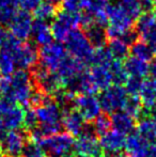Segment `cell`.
<instances>
[{
  "label": "cell",
  "instance_id": "9c48e42d",
  "mask_svg": "<svg viewBox=\"0 0 156 157\" xmlns=\"http://www.w3.org/2000/svg\"><path fill=\"white\" fill-rule=\"evenodd\" d=\"M75 152L88 157H103L104 150L100 140L96 138L93 127L86 126L83 132L78 136V139L75 141Z\"/></svg>",
  "mask_w": 156,
  "mask_h": 157
},
{
  "label": "cell",
  "instance_id": "9a60e30c",
  "mask_svg": "<svg viewBox=\"0 0 156 157\" xmlns=\"http://www.w3.org/2000/svg\"><path fill=\"white\" fill-rule=\"evenodd\" d=\"M100 142L106 153H121V151L125 149L126 138L124 135L116 130H109L108 132L101 136Z\"/></svg>",
  "mask_w": 156,
  "mask_h": 157
},
{
  "label": "cell",
  "instance_id": "7a4b0ae2",
  "mask_svg": "<svg viewBox=\"0 0 156 157\" xmlns=\"http://www.w3.org/2000/svg\"><path fill=\"white\" fill-rule=\"evenodd\" d=\"M33 79L25 70L15 71L11 77V87L6 96L11 97L16 104L21 106H29L33 94Z\"/></svg>",
  "mask_w": 156,
  "mask_h": 157
},
{
  "label": "cell",
  "instance_id": "d6986e66",
  "mask_svg": "<svg viewBox=\"0 0 156 157\" xmlns=\"http://www.w3.org/2000/svg\"><path fill=\"white\" fill-rule=\"evenodd\" d=\"M31 35L33 37L34 43L42 46V47L50 44L52 39H54L52 37L51 29H50L47 21H38V19H36V21H33Z\"/></svg>",
  "mask_w": 156,
  "mask_h": 157
},
{
  "label": "cell",
  "instance_id": "6da1fadb",
  "mask_svg": "<svg viewBox=\"0 0 156 157\" xmlns=\"http://www.w3.org/2000/svg\"><path fill=\"white\" fill-rule=\"evenodd\" d=\"M39 125L30 134L34 141L60 132L62 127L63 111L54 97L48 95L45 101L34 109Z\"/></svg>",
  "mask_w": 156,
  "mask_h": 157
},
{
  "label": "cell",
  "instance_id": "f6af8a7d",
  "mask_svg": "<svg viewBox=\"0 0 156 157\" xmlns=\"http://www.w3.org/2000/svg\"><path fill=\"white\" fill-rule=\"evenodd\" d=\"M73 157H88V156H86V155H81V154H75Z\"/></svg>",
  "mask_w": 156,
  "mask_h": 157
},
{
  "label": "cell",
  "instance_id": "b9f144b4",
  "mask_svg": "<svg viewBox=\"0 0 156 157\" xmlns=\"http://www.w3.org/2000/svg\"><path fill=\"white\" fill-rule=\"evenodd\" d=\"M144 157H156V142L151 144L148 153H146V155Z\"/></svg>",
  "mask_w": 156,
  "mask_h": 157
},
{
  "label": "cell",
  "instance_id": "4fadbf2b",
  "mask_svg": "<svg viewBox=\"0 0 156 157\" xmlns=\"http://www.w3.org/2000/svg\"><path fill=\"white\" fill-rule=\"evenodd\" d=\"M16 65L21 67V70L33 68L38 64L39 61V50L34 46V44L23 42L13 52Z\"/></svg>",
  "mask_w": 156,
  "mask_h": 157
},
{
  "label": "cell",
  "instance_id": "4dcf8cb0",
  "mask_svg": "<svg viewBox=\"0 0 156 157\" xmlns=\"http://www.w3.org/2000/svg\"><path fill=\"white\" fill-rule=\"evenodd\" d=\"M126 113L131 114L134 118L140 117L143 112V106L138 96H133V95H128V98L125 104V107L123 109Z\"/></svg>",
  "mask_w": 156,
  "mask_h": 157
},
{
  "label": "cell",
  "instance_id": "8d00e7d4",
  "mask_svg": "<svg viewBox=\"0 0 156 157\" xmlns=\"http://www.w3.org/2000/svg\"><path fill=\"white\" fill-rule=\"evenodd\" d=\"M16 6L21 8L23 11H34L42 3V0H15Z\"/></svg>",
  "mask_w": 156,
  "mask_h": 157
},
{
  "label": "cell",
  "instance_id": "5b68a950",
  "mask_svg": "<svg viewBox=\"0 0 156 157\" xmlns=\"http://www.w3.org/2000/svg\"><path fill=\"white\" fill-rule=\"evenodd\" d=\"M31 77L36 89L50 96H54L59 91L64 89L62 79L56 73L50 72L41 64H36L32 68Z\"/></svg>",
  "mask_w": 156,
  "mask_h": 157
},
{
  "label": "cell",
  "instance_id": "7c38bea8",
  "mask_svg": "<svg viewBox=\"0 0 156 157\" xmlns=\"http://www.w3.org/2000/svg\"><path fill=\"white\" fill-rule=\"evenodd\" d=\"M26 137L19 130H11L0 138V150L8 157L21 156L26 144Z\"/></svg>",
  "mask_w": 156,
  "mask_h": 157
},
{
  "label": "cell",
  "instance_id": "277c9868",
  "mask_svg": "<svg viewBox=\"0 0 156 157\" xmlns=\"http://www.w3.org/2000/svg\"><path fill=\"white\" fill-rule=\"evenodd\" d=\"M65 46L69 55L76 60L80 61L85 65L92 63L95 48L90 43L85 32L78 29L73 30L65 41Z\"/></svg>",
  "mask_w": 156,
  "mask_h": 157
},
{
  "label": "cell",
  "instance_id": "d6a6232c",
  "mask_svg": "<svg viewBox=\"0 0 156 157\" xmlns=\"http://www.w3.org/2000/svg\"><path fill=\"white\" fill-rule=\"evenodd\" d=\"M21 157H46V153L39 142L32 140L26 142Z\"/></svg>",
  "mask_w": 156,
  "mask_h": 157
},
{
  "label": "cell",
  "instance_id": "ab89813d",
  "mask_svg": "<svg viewBox=\"0 0 156 157\" xmlns=\"http://www.w3.org/2000/svg\"><path fill=\"white\" fill-rule=\"evenodd\" d=\"M11 32L8 30L0 28V48H2L6 44V42L9 41V39L11 37Z\"/></svg>",
  "mask_w": 156,
  "mask_h": 157
},
{
  "label": "cell",
  "instance_id": "cb8c5ba5",
  "mask_svg": "<svg viewBox=\"0 0 156 157\" xmlns=\"http://www.w3.org/2000/svg\"><path fill=\"white\" fill-rule=\"evenodd\" d=\"M131 56L146 62H151L155 58L154 50L141 40H138L131 46Z\"/></svg>",
  "mask_w": 156,
  "mask_h": 157
},
{
  "label": "cell",
  "instance_id": "44dd1931",
  "mask_svg": "<svg viewBox=\"0 0 156 157\" xmlns=\"http://www.w3.org/2000/svg\"><path fill=\"white\" fill-rule=\"evenodd\" d=\"M127 74L129 76L139 77L143 78L149 74V64L146 61H142L140 59L136 58L134 56H129L125 58V61L123 63Z\"/></svg>",
  "mask_w": 156,
  "mask_h": 157
},
{
  "label": "cell",
  "instance_id": "4316f807",
  "mask_svg": "<svg viewBox=\"0 0 156 157\" xmlns=\"http://www.w3.org/2000/svg\"><path fill=\"white\" fill-rule=\"evenodd\" d=\"M58 14L56 4L51 3V2H42L38 8L34 10V16L36 19L43 21H48L50 19H54Z\"/></svg>",
  "mask_w": 156,
  "mask_h": 157
},
{
  "label": "cell",
  "instance_id": "f546056e",
  "mask_svg": "<svg viewBox=\"0 0 156 157\" xmlns=\"http://www.w3.org/2000/svg\"><path fill=\"white\" fill-rule=\"evenodd\" d=\"M15 0H0V23L9 24L16 13Z\"/></svg>",
  "mask_w": 156,
  "mask_h": 157
},
{
  "label": "cell",
  "instance_id": "7bdbcfd3",
  "mask_svg": "<svg viewBox=\"0 0 156 157\" xmlns=\"http://www.w3.org/2000/svg\"><path fill=\"white\" fill-rule=\"evenodd\" d=\"M103 157H128V156L124 155L122 153H106V152H104Z\"/></svg>",
  "mask_w": 156,
  "mask_h": 157
},
{
  "label": "cell",
  "instance_id": "83f0119b",
  "mask_svg": "<svg viewBox=\"0 0 156 157\" xmlns=\"http://www.w3.org/2000/svg\"><path fill=\"white\" fill-rule=\"evenodd\" d=\"M110 68L111 75H112V80L115 85L122 86L125 85L126 80L128 79L129 75L127 74L126 70H125L123 63L120 60H113L112 63L109 66Z\"/></svg>",
  "mask_w": 156,
  "mask_h": 157
},
{
  "label": "cell",
  "instance_id": "ee69618b",
  "mask_svg": "<svg viewBox=\"0 0 156 157\" xmlns=\"http://www.w3.org/2000/svg\"><path fill=\"white\" fill-rule=\"evenodd\" d=\"M48 2H51V3H54V4H58V3H61V1L62 0H47Z\"/></svg>",
  "mask_w": 156,
  "mask_h": 157
},
{
  "label": "cell",
  "instance_id": "8fae6325",
  "mask_svg": "<svg viewBox=\"0 0 156 157\" xmlns=\"http://www.w3.org/2000/svg\"><path fill=\"white\" fill-rule=\"evenodd\" d=\"M33 19L27 11H16L14 16L9 21V29L13 36L19 41H26L29 39L32 32Z\"/></svg>",
  "mask_w": 156,
  "mask_h": 157
},
{
  "label": "cell",
  "instance_id": "d4e9b609",
  "mask_svg": "<svg viewBox=\"0 0 156 157\" xmlns=\"http://www.w3.org/2000/svg\"><path fill=\"white\" fill-rule=\"evenodd\" d=\"M16 62L14 59V54L8 48H0V74L12 75L15 72Z\"/></svg>",
  "mask_w": 156,
  "mask_h": 157
},
{
  "label": "cell",
  "instance_id": "f1b7e54d",
  "mask_svg": "<svg viewBox=\"0 0 156 157\" xmlns=\"http://www.w3.org/2000/svg\"><path fill=\"white\" fill-rule=\"evenodd\" d=\"M115 60L111 56L110 52L107 47H100L95 48L92 59L93 65H102V66H110L112 61Z\"/></svg>",
  "mask_w": 156,
  "mask_h": 157
},
{
  "label": "cell",
  "instance_id": "52a82bcc",
  "mask_svg": "<svg viewBox=\"0 0 156 157\" xmlns=\"http://www.w3.org/2000/svg\"><path fill=\"white\" fill-rule=\"evenodd\" d=\"M128 98L126 90L124 87L119 85H112L101 93L100 103L101 107L106 113H116L122 111Z\"/></svg>",
  "mask_w": 156,
  "mask_h": 157
},
{
  "label": "cell",
  "instance_id": "8992f818",
  "mask_svg": "<svg viewBox=\"0 0 156 157\" xmlns=\"http://www.w3.org/2000/svg\"><path fill=\"white\" fill-rule=\"evenodd\" d=\"M81 26V13H67L61 11L57 14L51 24L52 37L59 43L67 41L70 33Z\"/></svg>",
  "mask_w": 156,
  "mask_h": 157
},
{
  "label": "cell",
  "instance_id": "3957f363",
  "mask_svg": "<svg viewBox=\"0 0 156 157\" xmlns=\"http://www.w3.org/2000/svg\"><path fill=\"white\" fill-rule=\"evenodd\" d=\"M45 153L52 157H73L75 140L69 132H58L38 141Z\"/></svg>",
  "mask_w": 156,
  "mask_h": 157
},
{
  "label": "cell",
  "instance_id": "5bb4252c",
  "mask_svg": "<svg viewBox=\"0 0 156 157\" xmlns=\"http://www.w3.org/2000/svg\"><path fill=\"white\" fill-rule=\"evenodd\" d=\"M85 122L86 121L75 108H71L63 111L62 126L72 136H79L80 134H82L87 126Z\"/></svg>",
  "mask_w": 156,
  "mask_h": 157
},
{
  "label": "cell",
  "instance_id": "bcb514c9",
  "mask_svg": "<svg viewBox=\"0 0 156 157\" xmlns=\"http://www.w3.org/2000/svg\"><path fill=\"white\" fill-rule=\"evenodd\" d=\"M152 2H153V6L156 9V0H152Z\"/></svg>",
  "mask_w": 156,
  "mask_h": 157
},
{
  "label": "cell",
  "instance_id": "836d02e7",
  "mask_svg": "<svg viewBox=\"0 0 156 157\" xmlns=\"http://www.w3.org/2000/svg\"><path fill=\"white\" fill-rule=\"evenodd\" d=\"M143 83L142 78L139 77H135V76H129L128 79L125 82V90H126L127 94L128 95H133V96H138L141 89V86Z\"/></svg>",
  "mask_w": 156,
  "mask_h": 157
},
{
  "label": "cell",
  "instance_id": "484cf974",
  "mask_svg": "<svg viewBox=\"0 0 156 157\" xmlns=\"http://www.w3.org/2000/svg\"><path fill=\"white\" fill-rule=\"evenodd\" d=\"M129 47L131 46L123 41L122 39H112L109 40L108 43V49L110 52L111 56L113 57L115 60H123V59L127 58V55L129 52Z\"/></svg>",
  "mask_w": 156,
  "mask_h": 157
},
{
  "label": "cell",
  "instance_id": "30bf717a",
  "mask_svg": "<svg viewBox=\"0 0 156 157\" xmlns=\"http://www.w3.org/2000/svg\"><path fill=\"white\" fill-rule=\"evenodd\" d=\"M74 108L87 122H93L101 114V103L94 94H78L74 98Z\"/></svg>",
  "mask_w": 156,
  "mask_h": 157
},
{
  "label": "cell",
  "instance_id": "603a6c76",
  "mask_svg": "<svg viewBox=\"0 0 156 157\" xmlns=\"http://www.w3.org/2000/svg\"><path fill=\"white\" fill-rule=\"evenodd\" d=\"M85 30H86L85 33L87 35L88 40L93 45L94 48L104 47L105 43L108 40L107 39L106 30L104 29V27L96 25V24H93V25L87 27Z\"/></svg>",
  "mask_w": 156,
  "mask_h": 157
},
{
  "label": "cell",
  "instance_id": "60d3db41",
  "mask_svg": "<svg viewBox=\"0 0 156 157\" xmlns=\"http://www.w3.org/2000/svg\"><path fill=\"white\" fill-rule=\"evenodd\" d=\"M149 74L151 75V79L156 81V58L153 59L149 64Z\"/></svg>",
  "mask_w": 156,
  "mask_h": 157
},
{
  "label": "cell",
  "instance_id": "ac0fdd59",
  "mask_svg": "<svg viewBox=\"0 0 156 157\" xmlns=\"http://www.w3.org/2000/svg\"><path fill=\"white\" fill-rule=\"evenodd\" d=\"M111 120V127L113 130L120 132V134L127 136V135L134 132L135 129V118L131 114L126 113L125 111H118L116 113H112L110 118Z\"/></svg>",
  "mask_w": 156,
  "mask_h": 157
},
{
  "label": "cell",
  "instance_id": "ba28073f",
  "mask_svg": "<svg viewBox=\"0 0 156 157\" xmlns=\"http://www.w3.org/2000/svg\"><path fill=\"white\" fill-rule=\"evenodd\" d=\"M67 54L69 52H67V48L62 44L59 42H51L48 45L41 47L39 50L40 64L55 73Z\"/></svg>",
  "mask_w": 156,
  "mask_h": 157
},
{
  "label": "cell",
  "instance_id": "1f68e13d",
  "mask_svg": "<svg viewBox=\"0 0 156 157\" xmlns=\"http://www.w3.org/2000/svg\"><path fill=\"white\" fill-rule=\"evenodd\" d=\"M93 122V129L96 136H103L111 128V120L107 114H100Z\"/></svg>",
  "mask_w": 156,
  "mask_h": 157
},
{
  "label": "cell",
  "instance_id": "d590c367",
  "mask_svg": "<svg viewBox=\"0 0 156 157\" xmlns=\"http://www.w3.org/2000/svg\"><path fill=\"white\" fill-rule=\"evenodd\" d=\"M39 125L38 119H36V111L33 109H28L25 111V117H24V127L31 132L33 129H36Z\"/></svg>",
  "mask_w": 156,
  "mask_h": 157
},
{
  "label": "cell",
  "instance_id": "ffe728a7",
  "mask_svg": "<svg viewBox=\"0 0 156 157\" xmlns=\"http://www.w3.org/2000/svg\"><path fill=\"white\" fill-rule=\"evenodd\" d=\"M139 98L146 110L156 108V81L153 79L143 80L139 92Z\"/></svg>",
  "mask_w": 156,
  "mask_h": 157
},
{
  "label": "cell",
  "instance_id": "e0dca14e",
  "mask_svg": "<svg viewBox=\"0 0 156 157\" xmlns=\"http://www.w3.org/2000/svg\"><path fill=\"white\" fill-rule=\"evenodd\" d=\"M90 76L92 78L96 90H106L110 86H112V75H111L109 66H102V65H93L89 70Z\"/></svg>",
  "mask_w": 156,
  "mask_h": 157
},
{
  "label": "cell",
  "instance_id": "7402d4cb",
  "mask_svg": "<svg viewBox=\"0 0 156 157\" xmlns=\"http://www.w3.org/2000/svg\"><path fill=\"white\" fill-rule=\"evenodd\" d=\"M156 29V15L154 12H143L136 23V32L138 33L139 40Z\"/></svg>",
  "mask_w": 156,
  "mask_h": 157
},
{
  "label": "cell",
  "instance_id": "e575fe53",
  "mask_svg": "<svg viewBox=\"0 0 156 157\" xmlns=\"http://www.w3.org/2000/svg\"><path fill=\"white\" fill-rule=\"evenodd\" d=\"M61 8L67 13H80L85 9V0H62Z\"/></svg>",
  "mask_w": 156,
  "mask_h": 157
},
{
  "label": "cell",
  "instance_id": "74e56055",
  "mask_svg": "<svg viewBox=\"0 0 156 157\" xmlns=\"http://www.w3.org/2000/svg\"><path fill=\"white\" fill-rule=\"evenodd\" d=\"M11 87V77L0 74V97L6 96Z\"/></svg>",
  "mask_w": 156,
  "mask_h": 157
},
{
  "label": "cell",
  "instance_id": "f35d334b",
  "mask_svg": "<svg viewBox=\"0 0 156 157\" xmlns=\"http://www.w3.org/2000/svg\"><path fill=\"white\" fill-rule=\"evenodd\" d=\"M141 41H143L144 43L148 44L156 54V29L153 30L152 32H150L149 34H146V36L142 37Z\"/></svg>",
  "mask_w": 156,
  "mask_h": 157
},
{
  "label": "cell",
  "instance_id": "2e32d148",
  "mask_svg": "<svg viewBox=\"0 0 156 157\" xmlns=\"http://www.w3.org/2000/svg\"><path fill=\"white\" fill-rule=\"evenodd\" d=\"M151 145L138 135V132H131L126 138V153L128 157H144Z\"/></svg>",
  "mask_w": 156,
  "mask_h": 157
}]
</instances>
